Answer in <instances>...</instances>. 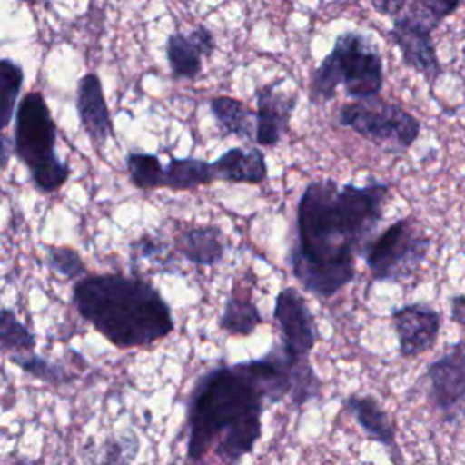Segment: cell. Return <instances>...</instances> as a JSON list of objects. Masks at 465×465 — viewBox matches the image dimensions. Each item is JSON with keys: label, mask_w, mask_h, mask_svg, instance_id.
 <instances>
[{"label": "cell", "mask_w": 465, "mask_h": 465, "mask_svg": "<svg viewBox=\"0 0 465 465\" xmlns=\"http://www.w3.org/2000/svg\"><path fill=\"white\" fill-rule=\"evenodd\" d=\"M427 396L441 420L465 425V341L456 343L447 354L434 360L427 371Z\"/></svg>", "instance_id": "cell-9"}, {"label": "cell", "mask_w": 465, "mask_h": 465, "mask_svg": "<svg viewBox=\"0 0 465 465\" xmlns=\"http://www.w3.org/2000/svg\"><path fill=\"white\" fill-rule=\"evenodd\" d=\"M209 109L223 134L238 138H252V113L232 96H214Z\"/></svg>", "instance_id": "cell-21"}, {"label": "cell", "mask_w": 465, "mask_h": 465, "mask_svg": "<svg viewBox=\"0 0 465 465\" xmlns=\"http://www.w3.org/2000/svg\"><path fill=\"white\" fill-rule=\"evenodd\" d=\"M76 113L85 134L94 145H102L113 136L111 113L98 74L87 73L80 78L76 89Z\"/></svg>", "instance_id": "cell-14"}, {"label": "cell", "mask_w": 465, "mask_h": 465, "mask_svg": "<svg viewBox=\"0 0 465 465\" xmlns=\"http://www.w3.org/2000/svg\"><path fill=\"white\" fill-rule=\"evenodd\" d=\"M458 5L460 2L445 0L405 2L401 13L392 18V27L387 33L400 49L403 64L420 73L429 85L441 74V64L430 35Z\"/></svg>", "instance_id": "cell-6"}, {"label": "cell", "mask_w": 465, "mask_h": 465, "mask_svg": "<svg viewBox=\"0 0 465 465\" xmlns=\"http://www.w3.org/2000/svg\"><path fill=\"white\" fill-rule=\"evenodd\" d=\"M220 329L234 336H249L262 323V314L258 307L251 302L249 291L240 294L236 289L225 300L223 312L220 316Z\"/></svg>", "instance_id": "cell-20"}, {"label": "cell", "mask_w": 465, "mask_h": 465, "mask_svg": "<svg viewBox=\"0 0 465 465\" xmlns=\"http://www.w3.org/2000/svg\"><path fill=\"white\" fill-rule=\"evenodd\" d=\"M450 320L465 327V294L450 298Z\"/></svg>", "instance_id": "cell-28"}, {"label": "cell", "mask_w": 465, "mask_h": 465, "mask_svg": "<svg viewBox=\"0 0 465 465\" xmlns=\"http://www.w3.org/2000/svg\"><path fill=\"white\" fill-rule=\"evenodd\" d=\"M345 409L354 416L358 425L365 430V434L381 443L383 447H392L396 441V430L389 418V414L381 409V405L372 396H349L345 400Z\"/></svg>", "instance_id": "cell-16"}, {"label": "cell", "mask_w": 465, "mask_h": 465, "mask_svg": "<svg viewBox=\"0 0 465 465\" xmlns=\"http://www.w3.org/2000/svg\"><path fill=\"white\" fill-rule=\"evenodd\" d=\"M11 361L16 363L18 367H22L25 372H31L36 378L42 380H51L56 381V378L60 376V369L49 365L45 360L38 358V356H11Z\"/></svg>", "instance_id": "cell-26"}, {"label": "cell", "mask_w": 465, "mask_h": 465, "mask_svg": "<svg viewBox=\"0 0 465 465\" xmlns=\"http://www.w3.org/2000/svg\"><path fill=\"white\" fill-rule=\"evenodd\" d=\"M338 122L389 151H407L420 134V122L412 113L380 98L341 105Z\"/></svg>", "instance_id": "cell-8"}, {"label": "cell", "mask_w": 465, "mask_h": 465, "mask_svg": "<svg viewBox=\"0 0 465 465\" xmlns=\"http://www.w3.org/2000/svg\"><path fill=\"white\" fill-rule=\"evenodd\" d=\"M272 314L282 331L283 352L307 358L318 341V329L303 296L294 287H285L276 296Z\"/></svg>", "instance_id": "cell-10"}, {"label": "cell", "mask_w": 465, "mask_h": 465, "mask_svg": "<svg viewBox=\"0 0 465 465\" xmlns=\"http://www.w3.org/2000/svg\"><path fill=\"white\" fill-rule=\"evenodd\" d=\"M338 85L354 100L376 98L383 87V62L374 42L358 31L336 36L331 53L312 71L309 98L314 104L331 100Z\"/></svg>", "instance_id": "cell-4"}, {"label": "cell", "mask_w": 465, "mask_h": 465, "mask_svg": "<svg viewBox=\"0 0 465 465\" xmlns=\"http://www.w3.org/2000/svg\"><path fill=\"white\" fill-rule=\"evenodd\" d=\"M33 332L16 318L11 309H0V354L9 351L31 352L35 349Z\"/></svg>", "instance_id": "cell-23"}, {"label": "cell", "mask_w": 465, "mask_h": 465, "mask_svg": "<svg viewBox=\"0 0 465 465\" xmlns=\"http://www.w3.org/2000/svg\"><path fill=\"white\" fill-rule=\"evenodd\" d=\"M214 178L213 163L200 158H171L163 167L162 187L173 191H187L198 185L211 183Z\"/></svg>", "instance_id": "cell-19"}, {"label": "cell", "mask_w": 465, "mask_h": 465, "mask_svg": "<svg viewBox=\"0 0 465 465\" xmlns=\"http://www.w3.org/2000/svg\"><path fill=\"white\" fill-rule=\"evenodd\" d=\"M78 314L120 349L151 345L174 329L171 307L145 280L89 274L73 287Z\"/></svg>", "instance_id": "cell-3"}, {"label": "cell", "mask_w": 465, "mask_h": 465, "mask_svg": "<svg viewBox=\"0 0 465 465\" xmlns=\"http://www.w3.org/2000/svg\"><path fill=\"white\" fill-rule=\"evenodd\" d=\"M291 361L282 347L258 360L218 365L196 381L187 409L191 460H202L214 445L216 456L236 465L262 436L263 403H278L291 392Z\"/></svg>", "instance_id": "cell-2"}, {"label": "cell", "mask_w": 465, "mask_h": 465, "mask_svg": "<svg viewBox=\"0 0 465 465\" xmlns=\"http://www.w3.org/2000/svg\"><path fill=\"white\" fill-rule=\"evenodd\" d=\"M389 185L358 187L334 180L311 182L298 202V242L291 252L296 280L320 298L334 296L354 278V256L381 222Z\"/></svg>", "instance_id": "cell-1"}, {"label": "cell", "mask_w": 465, "mask_h": 465, "mask_svg": "<svg viewBox=\"0 0 465 465\" xmlns=\"http://www.w3.org/2000/svg\"><path fill=\"white\" fill-rule=\"evenodd\" d=\"M22 84V67L9 58H0V167L7 165L9 156L13 153V147H9L4 138V129L13 120Z\"/></svg>", "instance_id": "cell-17"}, {"label": "cell", "mask_w": 465, "mask_h": 465, "mask_svg": "<svg viewBox=\"0 0 465 465\" xmlns=\"http://www.w3.org/2000/svg\"><path fill=\"white\" fill-rule=\"evenodd\" d=\"M214 53V36L203 25L189 35L173 33L167 38L165 54L174 78H196L202 71V58Z\"/></svg>", "instance_id": "cell-13"}, {"label": "cell", "mask_w": 465, "mask_h": 465, "mask_svg": "<svg viewBox=\"0 0 465 465\" xmlns=\"http://www.w3.org/2000/svg\"><path fill=\"white\" fill-rule=\"evenodd\" d=\"M371 5H372L376 11H380L381 15H389V16L396 18V16L401 13L405 2H403V0H372Z\"/></svg>", "instance_id": "cell-27"}, {"label": "cell", "mask_w": 465, "mask_h": 465, "mask_svg": "<svg viewBox=\"0 0 465 465\" xmlns=\"http://www.w3.org/2000/svg\"><path fill=\"white\" fill-rule=\"evenodd\" d=\"M430 240L412 218L391 223L376 236L365 252V263L374 282H400L411 278L423 263Z\"/></svg>", "instance_id": "cell-7"}, {"label": "cell", "mask_w": 465, "mask_h": 465, "mask_svg": "<svg viewBox=\"0 0 465 465\" xmlns=\"http://www.w3.org/2000/svg\"><path fill=\"white\" fill-rule=\"evenodd\" d=\"M214 178L234 183H260L267 178L265 154L258 147H231L213 163Z\"/></svg>", "instance_id": "cell-15"}, {"label": "cell", "mask_w": 465, "mask_h": 465, "mask_svg": "<svg viewBox=\"0 0 465 465\" xmlns=\"http://www.w3.org/2000/svg\"><path fill=\"white\" fill-rule=\"evenodd\" d=\"M56 124L38 91L24 94L15 116L13 153L27 167L35 187L40 193L60 189L69 178V165L56 151Z\"/></svg>", "instance_id": "cell-5"}, {"label": "cell", "mask_w": 465, "mask_h": 465, "mask_svg": "<svg viewBox=\"0 0 465 465\" xmlns=\"http://www.w3.org/2000/svg\"><path fill=\"white\" fill-rule=\"evenodd\" d=\"M392 325L398 334L400 354L412 358L434 347L441 318L438 311L425 303H409L392 311Z\"/></svg>", "instance_id": "cell-11"}, {"label": "cell", "mask_w": 465, "mask_h": 465, "mask_svg": "<svg viewBox=\"0 0 465 465\" xmlns=\"http://www.w3.org/2000/svg\"><path fill=\"white\" fill-rule=\"evenodd\" d=\"M49 265L54 272L65 276V278H74L78 274H85V265L82 263L80 256L76 251L69 247H49Z\"/></svg>", "instance_id": "cell-25"}, {"label": "cell", "mask_w": 465, "mask_h": 465, "mask_svg": "<svg viewBox=\"0 0 465 465\" xmlns=\"http://www.w3.org/2000/svg\"><path fill=\"white\" fill-rule=\"evenodd\" d=\"M256 96V142L260 145H276L289 131V122L296 107V96H287L276 91L274 85H262L254 91Z\"/></svg>", "instance_id": "cell-12"}, {"label": "cell", "mask_w": 465, "mask_h": 465, "mask_svg": "<svg viewBox=\"0 0 465 465\" xmlns=\"http://www.w3.org/2000/svg\"><path fill=\"white\" fill-rule=\"evenodd\" d=\"M178 251L185 260L196 265H214L223 258L225 245L218 227H194L182 232L176 240Z\"/></svg>", "instance_id": "cell-18"}, {"label": "cell", "mask_w": 465, "mask_h": 465, "mask_svg": "<svg viewBox=\"0 0 465 465\" xmlns=\"http://www.w3.org/2000/svg\"><path fill=\"white\" fill-rule=\"evenodd\" d=\"M322 381L316 376L309 358H292L291 361V400L296 407L303 405L311 398L318 396Z\"/></svg>", "instance_id": "cell-24"}, {"label": "cell", "mask_w": 465, "mask_h": 465, "mask_svg": "<svg viewBox=\"0 0 465 465\" xmlns=\"http://www.w3.org/2000/svg\"><path fill=\"white\" fill-rule=\"evenodd\" d=\"M129 178L138 189H158L163 180V165L160 158L151 153H129L125 156Z\"/></svg>", "instance_id": "cell-22"}]
</instances>
